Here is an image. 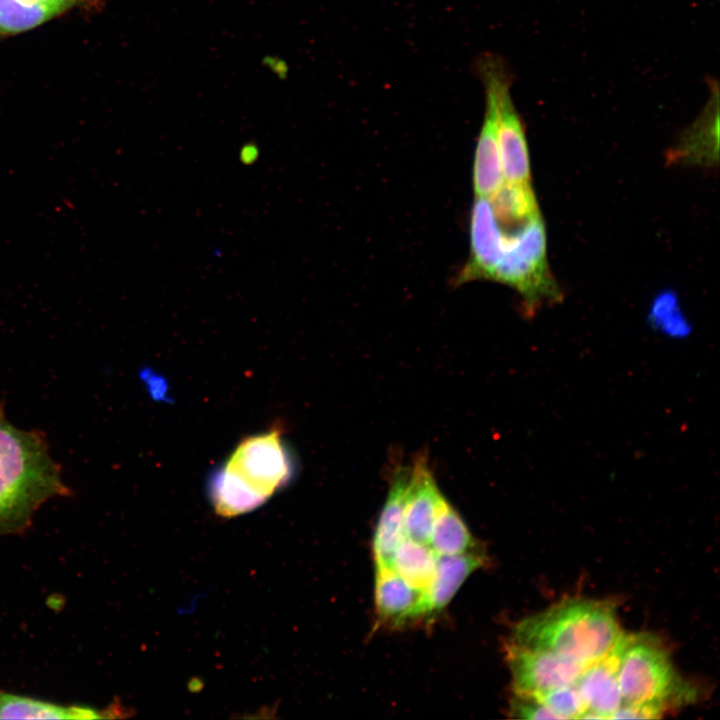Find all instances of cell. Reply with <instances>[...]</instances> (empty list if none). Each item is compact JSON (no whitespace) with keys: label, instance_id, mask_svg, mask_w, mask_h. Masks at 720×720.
<instances>
[{"label":"cell","instance_id":"ac0fdd59","mask_svg":"<svg viewBox=\"0 0 720 720\" xmlns=\"http://www.w3.org/2000/svg\"><path fill=\"white\" fill-rule=\"evenodd\" d=\"M428 544L437 555H457L480 550L468 527L445 497L438 507Z\"/></svg>","mask_w":720,"mask_h":720},{"label":"cell","instance_id":"d4e9b609","mask_svg":"<svg viewBox=\"0 0 720 720\" xmlns=\"http://www.w3.org/2000/svg\"><path fill=\"white\" fill-rule=\"evenodd\" d=\"M36 1L51 5V6L55 7L56 9H58L60 12H62L63 10L70 8L75 3H77L81 0H36Z\"/></svg>","mask_w":720,"mask_h":720},{"label":"cell","instance_id":"3957f363","mask_svg":"<svg viewBox=\"0 0 720 720\" xmlns=\"http://www.w3.org/2000/svg\"><path fill=\"white\" fill-rule=\"evenodd\" d=\"M293 464L279 430L241 441L209 484L210 500L223 517L250 512L284 487Z\"/></svg>","mask_w":720,"mask_h":720},{"label":"cell","instance_id":"5b68a950","mask_svg":"<svg viewBox=\"0 0 720 720\" xmlns=\"http://www.w3.org/2000/svg\"><path fill=\"white\" fill-rule=\"evenodd\" d=\"M546 231L541 215L513 234H506L504 249L491 279L515 289L527 315L544 304L561 301L563 294L547 261Z\"/></svg>","mask_w":720,"mask_h":720},{"label":"cell","instance_id":"d6986e66","mask_svg":"<svg viewBox=\"0 0 720 720\" xmlns=\"http://www.w3.org/2000/svg\"><path fill=\"white\" fill-rule=\"evenodd\" d=\"M437 556L428 543L405 537L394 551L391 568L410 585L425 591L434 576Z\"/></svg>","mask_w":720,"mask_h":720},{"label":"cell","instance_id":"52a82bcc","mask_svg":"<svg viewBox=\"0 0 720 720\" xmlns=\"http://www.w3.org/2000/svg\"><path fill=\"white\" fill-rule=\"evenodd\" d=\"M505 650L515 694L538 695L575 684L586 667L555 653L510 641Z\"/></svg>","mask_w":720,"mask_h":720},{"label":"cell","instance_id":"603a6c76","mask_svg":"<svg viewBox=\"0 0 720 720\" xmlns=\"http://www.w3.org/2000/svg\"><path fill=\"white\" fill-rule=\"evenodd\" d=\"M511 715L520 719H556L534 695L515 694L510 705Z\"/></svg>","mask_w":720,"mask_h":720},{"label":"cell","instance_id":"7a4b0ae2","mask_svg":"<svg viewBox=\"0 0 720 720\" xmlns=\"http://www.w3.org/2000/svg\"><path fill=\"white\" fill-rule=\"evenodd\" d=\"M624 634L613 602L569 597L520 620L510 642L588 666L606 658Z\"/></svg>","mask_w":720,"mask_h":720},{"label":"cell","instance_id":"277c9868","mask_svg":"<svg viewBox=\"0 0 720 720\" xmlns=\"http://www.w3.org/2000/svg\"><path fill=\"white\" fill-rule=\"evenodd\" d=\"M610 655L623 699L618 718H659L692 696L667 648L654 634L625 633Z\"/></svg>","mask_w":720,"mask_h":720},{"label":"cell","instance_id":"e0dca14e","mask_svg":"<svg viewBox=\"0 0 720 720\" xmlns=\"http://www.w3.org/2000/svg\"><path fill=\"white\" fill-rule=\"evenodd\" d=\"M487 198L499 224L520 228L541 215L530 182H503Z\"/></svg>","mask_w":720,"mask_h":720},{"label":"cell","instance_id":"6da1fadb","mask_svg":"<svg viewBox=\"0 0 720 720\" xmlns=\"http://www.w3.org/2000/svg\"><path fill=\"white\" fill-rule=\"evenodd\" d=\"M71 494L45 434L13 426L0 402V537L23 534L46 501Z\"/></svg>","mask_w":720,"mask_h":720},{"label":"cell","instance_id":"8fae6325","mask_svg":"<svg viewBox=\"0 0 720 720\" xmlns=\"http://www.w3.org/2000/svg\"><path fill=\"white\" fill-rule=\"evenodd\" d=\"M426 455L409 467L404 505L405 536L428 543L438 507L443 499Z\"/></svg>","mask_w":720,"mask_h":720},{"label":"cell","instance_id":"8992f818","mask_svg":"<svg viewBox=\"0 0 720 720\" xmlns=\"http://www.w3.org/2000/svg\"><path fill=\"white\" fill-rule=\"evenodd\" d=\"M505 67L501 57L490 53L480 56L475 63V72L485 90V114L473 165V189L476 197H489L504 182L497 138V86Z\"/></svg>","mask_w":720,"mask_h":720},{"label":"cell","instance_id":"9a60e30c","mask_svg":"<svg viewBox=\"0 0 720 720\" xmlns=\"http://www.w3.org/2000/svg\"><path fill=\"white\" fill-rule=\"evenodd\" d=\"M610 654L586 666L576 682L587 707L584 719H612L623 703L614 661Z\"/></svg>","mask_w":720,"mask_h":720},{"label":"cell","instance_id":"2e32d148","mask_svg":"<svg viewBox=\"0 0 720 720\" xmlns=\"http://www.w3.org/2000/svg\"><path fill=\"white\" fill-rule=\"evenodd\" d=\"M718 90L705 108V112L690 127L681 144L672 152L673 160L690 164L713 166L718 161Z\"/></svg>","mask_w":720,"mask_h":720},{"label":"cell","instance_id":"9c48e42d","mask_svg":"<svg viewBox=\"0 0 720 720\" xmlns=\"http://www.w3.org/2000/svg\"><path fill=\"white\" fill-rule=\"evenodd\" d=\"M505 238L506 233L494 217L488 198L476 197L470 218V254L456 283L490 280L501 258Z\"/></svg>","mask_w":720,"mask_h":720},{"label":"cell","instance_id":"4fadbf2b","mask_svg":"<svg viewBox=\"0 0 720 720\" xmlns=\"http://www.w3.org/2000/svg\"><path fill=\"white\" fill-rule=\"evenodd\" d=\"M126 712L120 705L104 709L63 705L0 690V719H103L124 717Z\"/></svg>","mask_w":720,"mask_h":720},{"label":"cell","instance_id":"cb8c5ba5","mask_svg":"<svg viewBox=\"0 0 720 720\" xmlns=\"http://www.w3.org/2000/svg\"><path fill=\"white\" fill-rule=\"evenodd\" d=\"M264 64L268 66L272 72L276 73L279 77H286L288 67L284 61L277 57L267 56L264 58Z\"/></svg>","mask_w":720,"mask_h":720},{"label":"cell","instance_id":"44dd1931","mask_svg":"<svg viewBox=\"0 0 720 720\" xmlns=\"http://www.w3.org/2000/svg\"><path fill=\"white\" fill-rule=\"evenodd\" d=\"M648 320L654 328L671 337L687 336L691 329L673 291H663L654 298Z\"/></svg>","mask_w":720,"mask_h":720},{"label":"cell","instance_id":"30bf717a","mask_svg":"<svg viewBox=\"0 0 720 720\" xmlns=\"http://www.w3.org/2000/svg\"><path fill=\"white\" fill-rule=\"evenodd\" d=\"M377 623L398 628L426 618L425 591L406 582L392 568H377L375 574Z\"/></svg>","mask_w":720,"mask_h":720},{"label":"cell","instance_id":"5bb4252c","mask_svg":"<svg viewBox=\"0 0 720 720\" xmlns=\"http://www.w3.org/2000/svg\"><path fill=\"white\" fill-rule=\"evenodd\" d=\"M481 551L457 555H438L434 576L425 590L426 618L441 612L466 579L486 562Z\"/></svg>","mask_w":720,"mask_h":720},{"label":"cell","instance_id":"ba28073f","mask_svg":"<svg viewBox=\"0 0 720 720\" xmlns=\"http://www.w3.org/2000/svg\"><path fill=\"white\" fill-rule=\"evenodd\" d=\"M512 76L506 66L497 86V138L503 177L530 182L531 169L525 129L510 93Z\"/></svg>","mask_w":720,"mask_h":720},{"label":"cell","instance_id":"7c38bea8","mask_svg":"<svg viewBox=\"0 0 720 720\" xmlns=\"http://www.w3.org/2000/svg\"><path fill=\"white\" fill-rule=\"evenodd\" d=\"M408 479L409 467H398L392 478L391 486L378 518L373 537V555L376 569L384 567L391 568L394 551L406 537L404 529V505Z\"/></svg>","mask_w":720,"mask_h":720},{"label":"cell","instance_id":"7402d4cb","mask_svg":"<svg viewBox=\"0 0 720 720\" xmlns=\"http://www.w3.org/2000/svg\"><path fill=\"white\" fill-rule=\"evenodd\" d=\"M556 719H583L587 707L575 684L534 695Z\"/></svg>","mask_w":720,"mask_h":720},{"label":"cell","instance_id":"ffe728a7","mask_svg":"<svg viewBox=\"0 0 720 720\" xmlns=\"http://www.w3.org/2000/svg\"><path fill=\"white\" fill-rule=\"evenodd\" d=\"M60 13L56 8L30 0H0V33L30 30Z\"/></svg>","mask_w":720,"mask_h":720}]
</instances>
